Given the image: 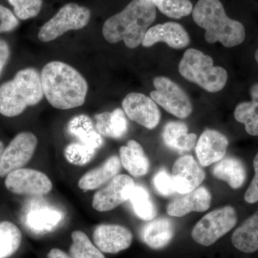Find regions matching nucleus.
<instances>
[{"instance_id":"f257e3e1","label":"nucleus","mask_w":258,"mask_h":258,"mask_svg":"<svg viewBox=\"0 0 258 258\" xmlns=\"http://www.w3.org/2000/svg\"><path fill=\"white\" fill-rule=\"evenodd\" d=\"M40 77L44 96L54 108L72 109L85 103L87 81L72 66L60 61H52L43 68Z\"/></svg>"},{"instance_id":"f03ea898","label":"nucleus","mask_w":258,"mask_h":258,"mask_svg":"<svg viewBox=\"0 0 258 258\" xmlns=\"http://www.w3.org/2000/svg\"><path fill=\"white\" fill-rule=\"evenodd\" d=\"M157 18L152 0H133L118 14L105 22L103 35L110 43L123 41L128 48L139 47Z\"/></svg>"},{"instance_id":"7ed1b4c3","label":"nucleus","mask_w":258,"mask_h":258,"mask_svg":"<svg viewBox=\"0 0 258 258\" xmlns=\"http://www.w3.org/2000/svg\"><path fill=\"white\" fill-rule=\"evenodd\" d=\"M192 18L205 30V40L209 43L220 42L226 47H233L245 38L243 25L227 16L220 0H199L193 8Z\"/></svg>"},{"instance_id":"20e7f679","label":"nucleus","mask_w":258,"mask_h":258,"mask_svg":"<svg viewBox=\"0 0 258 258\" xmlns=\"http://www.w3.org/2000/svg\"><path fill=\"white\" fill-rule=\"evenodd\" d=\"M43 96L41 77L36 70H21L12 81L0 86V113L17 116L27 107L40 103Z\"/></svg>"},{"instance_id":"39448f33","label":"nucleus","mask_w":258,"mask_h":258,"mask_svg":"<svg viewBox=\"0 0 258 258\" xmlns=\"http://www.w3.org/2000/svg\"><path fill=\"white\" fill-rule=\"evenodd\" d=\"M181 76L196 83L210 93H216L225 87L228 74L224 68L214 66L213 59L197 49H188L179 64Z\"/></svg>"},{"instance_id":"423d86ee","label":"nucleus","mask_w":258,"mask_h":258,"mask_svg":"<svg viewBox=\"0 0 258 258\" xmlns=\"http://www.w3.org/2000/svg\"><path fill=\"white\" fill-rule=\"evenodd\" d=\"M237 222L235 209L225 206L209 212L194 227L191 237L197 243L208 247L235 227Z\"/></svg>"},{"instance_id":"0eeeda50","label":"nucleus","mask_w":258,"mask_h":258,"mask_svg":"<svg viewBox=\"0 0 258 258\" xmlns=\"http://www.w3.org/2000/svg\"><path fill=\"white\" fill-rule=\"evenodd\" d=\"M91 13L86 7L69 3L50 20L44 24L38 33L40 41L47 42L55 40L70 30H81L89 23Z\"/></svg>"},{"instance_id":"6e6552de","label":"nucleus","mask_w":258,"mask_h":258,"mask_svg":"<svg viewBox=\"0 0 258 258\" xmlns=\"http://www.w3.org/2000/svg\"><path fill=\"white\" fill-rule=\"evenodd\" d=\"M154 91L151 98L165 111L179 118H186L191 115L193 106L189 96L179 85L174 81L158 76L153 81Z\"/></svg>"},{"instance_id":"1a4fd4ad","label":"nucleus","mask_w":258,"mask_h":258,"mask_svg":"<svg viewBox=\"0 0 258 258\" xmlns=\"http://www.w3.org/2000/svg\"><path fill=\"white\" fill-rule=\"evenodd\" d=\"M37 145V137L30 132H21L5 149L0 162V177L21 169L32 159Z\"/></svg>"},{"instance_id":"9d476101","label":"nucleus","mask_w":258,"mask_h":258,"mask_svg":"<svg viewBox=\"0 0 258 258\" xmlns=\"http://www.w3.org/2000/svg\"><path fill=\"white\" fill-rule=\"evenodd\" d=\"M5 186L11 192L18 195L40 196L50 192L52 181L45 174L35 169H17L6 176Z\"/></svg>"},{"instance_id":"9b49d317","label":"nucleus","mask_w":258,"mask_h":258,"mask_svg":"<svg viewBox=\"0 0 258 258\" xmlns=\"http://www.w3.org/2000/svg\"><path fill=\"white\" fill-rule=\"evenodd\" d=\"M135 186L131 176L118 174L105 187L96 191L93 199V208L98 212L111 211L129 200Z\"/></svg>"},{"instance_id":"f8f14e48","label":"nucleus","mask_w":258,"mask_h":258,"mask_svg":"<svg viewBox=\"0 0 258 258\" xmlns=\"http://www.w3.org/2000/svg\"><path fill=\"white\" fill-rule=\"evenodd\" d=\"M122 107L129 119L148 129L155 128L160 121V111L155 102L142 93H128Z\"/></svg>"},{"instance_id":"ddd939ff","label":"nucleus","mask_w":258,"mask_h":258,"mask_svg":"<svg viewBox=\"0 0 258 258\" xmlns=\"http://www.w3.org/2000/svg\"><path fill=\"white\" fill-rule=\"evenodd\" d=\"M171 177L176 192L184 195L201 185L205 179V172L192 156L184 155L174 163Z\"/></svg>"},{"instance_id":"4468645a","label":"nucleus","mask_w":258,"mask_h":258,"mask_svg":"<svg viewBox=\"0 0 258 258\" xmlns=\"http://www.w3.org/2000/svg\"><path fill=\"white\" fill-rule=\"evenodd\" d=\"M93 241L101 252L115 254L130 247L133 240L132 232L118 225H98L93 232Z\"/></svg>"},{"instance_id":"2eb2a0df","label":"nucleus","mask_w":258,"mask_h":258,"mask_svg":"<svg viewBox=\"0 0 258 258\" xmlns=\"http://www.w3.org/2000/svg\"><path fill=\"white\" fill-rule=\"evenodd\" d=\"M159 42H165L171 48L182 49L189 45L190 37L182 25L168 22L149 28L142 44L144 47H149Z\"/></svg>"},{"instance_id":"dca6fc26","label":"nucleus","mask_w":258,"mask_h":258,"mask_svg":"<svg viewBox=\"0 0 258 258\" xmlns=\"http://www.w3.org/2000/svg\"><path fill=\"white\" fill-rule=\"evenodd\" d=\"M229 141L225 135L215 130L205 131L195 146L199 162L203 166H209L225 157Z\"/></svg>"},{"instance_id":"f3484780","label":"nucleus","mask_w":258,"mask_h":258,"mask_svg":"<svg viewBox=\"0 0 258 258\" xmlns=\"http://www.w3.org/2000/svg\"><path fill=\"white\" fill-rule=\"evenodd\" d=\"M212 196L206 187L197 189L174 199L168 204L166 212L171 217H184L191 212L207 211L211 205Z\"/></svg>"},{"instance_id":"a211bd4d","label":"nucleus","mask_w":258,"mask_h":258,"mask_svg":"<svg viewBox=\"0 0 258 258\" xmlns=\"http://www.w3.org/2000/svg\"><path fill=\"white\" fill-rule=\"evenodd\" d=\"M174 235V224L166 217L151 220L144 225L140 231L142 242L154 249L166 247L172 240Z\"/></svg>"},{"instance_id":"6ab92c4d","label":"nucleus","mask_w":258,"mask_h":258,"mask_svg":"<svg viewBox=\"0 0 258 258\" xmlns=\"http://www.w3.org/2000/svg\"><path fill=\"white\" fill-rule=\"evenodd\" d=\"M162 137L166 147L179 154L189 152L198 142L196 134L188 133L187 125L181 121L166 123L163 130Z\"/></svg>"},{"instance_id":"aec40b11","label":"nucleus","mask_w":258,"mask_h":258,"mask_svg":"<svg viewBox=\"0 0 258 258\" xmlns=\"http://www.w3.org/2000/svg\"><path fill=\"white\" fill-rule=\"evenodd\" d=\"M121 166L120 158L117 156H112L101 166L85 174L79 180V186L83 191L98 189L118 175Z\"/></svg>"},{"instance_id":"412c9836","label":"nucleus","mask_w":258,"mask_h":258,"mask_svg":"<svg viewBox=\"0 0 258 258\" xmlns=\"http://www.w3.org/2000/svg\"><path fill=\"white\" fill-rule=\"evenodd\" d=\"M119 154L121 165L132 176L139 177L147 174L150 163L143 147L139 142L128 141L127 146L120 147Z\"/></svg>"},{"instance_id":"4be33fe9","label":"nucleus","mask_w":258,"mask_h":258,"mask_svg":"<svg viewBox=\"0 0 258 258\" xmlns=\"http://www.w3.org/2000/svg\"><path fill=\"white\" fill-rule=\"evenodd\" d=\"M212 171L216 179L225 181L233 189L242 187L247 178L243 162L233 157L223 158L215 164Z\"/></svg>"},{"instance_id":"5701e85b","label":"nucleus","mask_w":258,"mask_h":258,"mask_svg":"<svg viewBox=\"0 0 258 258\" xmlns=\"http://www.w3.org/2000/svg\"><path fill=\"white\" fill-rule=\"evenodd\" d=\"M231 240L234 247L244 253L258 250V211L236 229Z\"/></svg>"},{"instance_id":"b1692460","label":"nucleus","mask_w":258,"mask_h":258,"mask_svg":"<svg viewBox=\"0 0 258 258\" xmlns=\"http://www.w3.org/2000/svg\"><path fill=\"white\" fill-rule=\"evenodd\" d=\"M96 130L102 137L120 139L128 129V122L124 112L120 108L114 111L104 112L96 115Z\"/></svg>"},{"instance_id":"393cba45","label":"nucleus","mask_w":258,"mask_h":258,"mask_svg":"<svg viewBox=\"0 0 258 258\" xmlns=\"http://www.w3.org/2000/svg\"><path fill=\"white\" fill-rule=\"evenodd\" d=\"M68 132L80 143L96 150L103 145L102 136L97 132L88 115H79L73 118L68 125Z\"/></svg>"},{"instance_id":"a878e982","label":"nucleus","mask_w":258,"mask_h":258,"mask_svg":"<svg viewBox=\"0 0 258 258\" xmlns=\"http://www.w3.org/2000/svg\"><path fill=\"white\" fill-rule=\"evenodd\" d=\"M251 101L242 102L236 106L234 116L243 123L246 132L253 137L258 136V83L250 88Z\"/></svg>"},{"instance_id":"bb28decb","label":"nucleus","mask_w":258,"mask_h":258,"mask_svg":"<svg viewBox=\"0 0 258 258\" xmlns=\"http://www.w3.org/2000/svg\"><path fill=\"white\" fill-rule=\"evenodd\" d=\"M129 201L134 213L141 220L151 221L157 215V208L153 203L149 191L142 186H135Z\"/></svg>"},{"instance_id":"cd10ccee","label":"nucleus","mask_w":258,"mask_h":258,"mask_svg":"<svg viewBox=\"0 0 258 258\" xmlns=\"http://www.w3.org/2000/svg\"><path fill=\"white\" fill-rule=\"evenodd\" d=\"M22 241L20 229L10 222L0 223V258H7L18 250Z\"/></svg>"},{"instance_id":"c85d7f7f","label":"nucleus","mask_w":258,"mask_h":258,"mask_svg":"<svg viewBox=\"0 0 258 258\" xmlns=\"http://www.w3.org/2000/svg\"><path fill=\"white\" fill-rule=\"evenodd\" d=\"M72 240L70 254L73 258H106L82 231H74Z\"/></svg>"},{"instance_id":"c756f323","label":"nucleus","mask_w":258,"mask_h":258,"mask_svg":"<svg viewBox=\"0 0 258 258\" xmlns=\"http://www.w3.org/2000/svg\"><path fill=\"white\" fill-rule=\"evenodd\" d=\"M154 5L169 18L180 19L192 13L193 5L189 0H158Z\"/></svg>"},{"instance_id":"7c9ffc66","label":"nucleus","mask_w":258,"mask_h":258,"mask_svg":"<svg viewBox=\"0 0 258 258\" xmlns=\"http://www.w3.org/2000/svg\"><path fill=\"white\" fill-rule=\"evenodd\" d=\"M96 149L81 143H73L67 146L64 155L68 161L76 166H83L88 164L96 154Z\"/></svg>"},{"instance_id":"2f4dec72","label":"nucleus","mask_w":258,"mask_h":258,"mask_svg":"<svg viewBox=\"0 0 258 258\" xmlns=\"http://www.w3.org/2000/svg\"><path fill=\"white\" fill-rule=\"evenodd\" d=\"M14 8L15 14L19 19L26 20L35 18L40 13L42 0H8Z\"/></svg>"},{"instance_id":"473e14b6","label":"nucleus","mask_w":258,"mask_h":258,"mask_svg":"<svg viewBox=\"0 0 258 258\" xmlns=\"http://www.w3.org/2000/svg\"><path fill=\"white\" fill-rule=\"evenodd\" d=\"M60 220V215L57 212L43 210L32 214L28 222L34 230L45 231L50 230Z\"/></svg>"},{"instance_id":"72a5a7b5","label":"nucleus","mask_w":258,"mask_h":258,"mask_svg":"<svg viewBox=\"0 0 258 258\" xmlns=\"http://www.w3.org/2000/svg\"><path fill=\"white\" fill-rule=\"evenodd\" d=\"M153 184L154 189L161 196L169 197L176 192L172 177L165 169H160L154 175Z\"/></svg>"},{"instance_id":"f704fd0d","label":"nucleus","mask_w":258,"mask_h":258,"mask_svg":"<svg viewBox=\"0 0 258 258\" xmlns=\"http://www.w3.org/2000/svg\"><path fill=\"white\" fill-rule=\"evenodd\" d=\"M19 25V21L11 11L0 5V33L14 30Z\"/></svg>"},{"instance_id":"c9c22d12","label":"nucleus","mask_w":258,"mask_h":258,"mask_svg":"<svg viewBox=\"0 0 258 258\" xmlns=\"http://www.w3.org/2000/svg\"><path fill=\"white\" fill-rule=\"evenodd\" d=\"M253 167L254 176L244 196L246 203L249 204H254L258 202V153L253 160Z\"/></svg>"},{"instance_id":"e433bc0d","label":"nucleus","mask_w":258,"mask_h":258,"mask_svg":"<svg viewBox=\"0 0 258 258\" xmlns=\"http://www.w3.org/2000/svg\"><path fill=\"white\" fill-rule=\"evenodd\" d=\"M10 51L8 44L5 40H0V76L5 64L9 60Z\"/></svg>"},{"instance_id":"4c0bfd02","label":"nucleus","mask_w":258,"mask_h":258,"mask_svg":"<svg viewBox=\"0 0 258 258\" xmlns=\"http://www.w3.org/2000/svg\"><path fill=\"white\" fill-rule=\"evenodd\" d=\"M48 258H73L71 256L66 254L64 251L61 250L60 249L54 248L51 249L47 254Z\"/></svg>"},{"instance_id":"58836bf2","label":"nucleus","mask_w":258,"mask_h":258,"mask_svg":"<svg viewBox=\"0 0 258 258\" xmlns=\"http://www.w3.org/2000/svg\"><path fill=\"white\" fill-rule=\"evenodd\" d=\"M5 151L4 144L0 141V162H1L2 157H3V152Z\"/></svg>"},{"instance_id":"ea45409f","label":"nucleus","mask_w":258,"mask_h":258,"mask_svg":"<svg viewBox=\"0 0 258 258\" xmlns=\"http://www.w3.org/2000/svg\"><path fill=\"white\" fill-rule=\"evenodd\" d=\"M254 58H255L256 61L258 63V48L257 50H256L255 53H254Z\"/></svg>"},{"instance_id":"a19ab883","label":"nucleus","mask_w":258,"mask_h":258,"mask_svg":"<svg viewBox=\"0 0 258 258\" xmlns=\"http://www.w3.org/2000/svg\"><path fill=\"white\" fill-rule=\"evenodd\" d=\"M152 1L153 2V3H156V2L158 1V0H152Z\"/></svg>"}]
</instances>
